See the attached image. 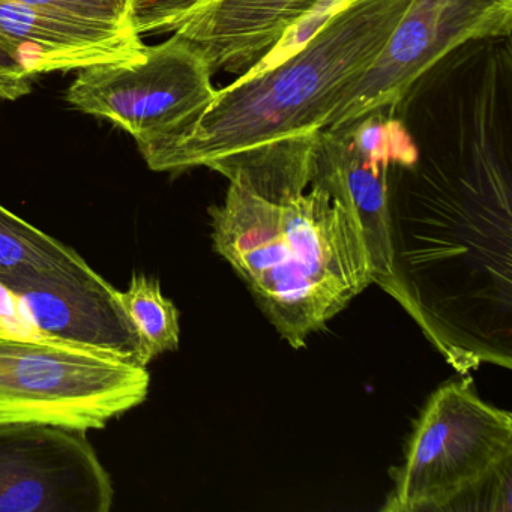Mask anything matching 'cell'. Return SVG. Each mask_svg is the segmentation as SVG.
Segmentation results:
<instances>
[{"label": "cell", "instance_id": "cell-11", "mask_svg": "<svg viewBox=\"0 0 512 512\" xmlns=\"http://www.w3.org/2000/svg\"><path fill=\"white\" fill-rule=\"evenodd\" d=\"M143 47L136 31L0 0V49L34 77L131 58Z\"/></svg>", "mask_w": 512, "mask_h": 512}, {"label": "cell", "instance_id": "cell-9", "mask_svg": "<svg viewBox=\"0 0 512 512\" xmlns=\"http://www.w3.org/2000/svg\"><path fill=\"white\" fill-rule=\"evenodd\" d=\"M35 328L50 340L148 367L139 329L116 290L86 260L65 268L2 272Z\"/></svg>", "mask_w": 512, "mask_h": 512}, {"label": "cell", "instance_id": "cell-4", "mask_svg": "<svg viewBox=\"0 0 512 512\" xmlns=\"http://www.w3.org/2000/svg\"><path fill=\"white\" fill-rule=\"evenodd\" d=\"M470 380H448L430 395L380 511H511L512 415L482 400Z\"/></svg>", "mask_w": 512, "mask_h": 512}, {"label": "cell", "instance_id": "cell-1", "mask_svg": "<svg viewBox=\"0 0 512 512\" xmlns=\"http://www.w3.org/2000/svg\"><path fill=\"white\" fill-rule=\"evenodd\" d=\"M316 137L208 166L229 181L223 203L209 208L214 251L293 349L373 284L355 205Z\"/></svg>", "mask_w": 512, "mask_h": 512}, {"label": "cell", "instance_id": "cell-12", "mask_svg": "<svg viewBox=\"0 0 512 512\" xmlns=\"http://www.w3.org/2000/svg\"><path fill=\"white\" fill-rule=\"evenodd\" d=\"M316 146L331 161L349 193L364 230L373 266V284L388 290V173L391 164L362 154L346 127L319 131Z\"/></svg>", "mask_w": 512, "mask_h": 512}, {"label": "cell", "instance_id": "cell-15", "mask_svg": "<svg viewBox=\"0 0 512 512\" xmlns=\"http://www.w3.org/2000/svg\"><path fill=\"white\" fill-rule=\"evenodd\" d=\"M50 13L109 28L134 31L131 14L134 0H11Z\"/></svg>", "mask_w": 512, "mask_h": 512}, {"label": "cell", "instance_id": "cell-16", "mask_svg": "<svg viewBox=\"0 0 512 512\" xmlns=\"http://www.w3.org/2000/svg\"><path fill=\"white\" fill-rule=\"evenodd\" d=\"M205 0H134V31L142 37L145 34L175 32Z\"/></svg>", "mask_w": 512, "mask_h": 512}, {"label": "cell", "instance_id": "cell-7", "mask_svg": "<svg viewBox=\"0 0 512 512\" xmlns=\"http://www.w3.org/2000/svg\"><path fill=\"white\" fill-rule=\"evenodd\" d=\"M511 31L512 0H412L379 55L343 89L322 130L388 109L452 50Z\"/></svg>", "mask_w": 512, "mask_h": 512}, {"label": "cell", "instance_id": "cell-8", "mask_svg": "<svg viewBox=\"0 0 512 512\" xmlns=\"http://www.w3.org/2000/svg\"><path fill=\"white\" fill-rule=\"evenodd\" d=\"M113 499L86 431L0 424V512H109Z\"/></svg>", "mask_w": 512, "mask_h": 512}, {"label": "cell", "instance_id": "cell-13", "mask_svg": "<svg viewBox=\"0 0 512 512\" xmlns=\"http://www.w3.org/2000/svg\"><path fill=\"white\" fill-rule=\"evenodd\" d=\"M83 260L74 248L0 205V274L65 268Z\"/></svg>", "mask_w": 512, "mask_h": 512}, {"label": "cell", "instance_id": "cell-6", "mask_svg": "<svg viewBox=\"0 0 512 512\" xmlns=\"http://www.w3.org/2000/svg\"><path fill=\"white\" fill-rule=\"evenodd\" d=\"M77 71L67 103L127 131L142 155L185 133L217 92L202 53L178 34L131 58Z\"/></svg>", "mask_w": 512, "mask_h": 512}, {"label": "cell", "instance_id": "cell-5", "mask_svg": "<svg viewBox=\"0 0 512 512\" xmlns=\"http://www.w3.org/2000/svg\"><path fill=\"white\" fill-rule=\"evenodd\" d=\"M148 367L50 338L0 335V424L101 430L148 398Z\"/></svg>", "mask_w": 512, "mask_h": 512}, {"label": "cell", "instance_id": "cell-2", "mask_svg": "<svg viewBox=\"0 0 512 512\" xmlns=\"http://www.w3.org/2000/svg\"><path fill=\"white\" fill-rule=\"evenodd\" d=\"M389 296L460 374L512 367V164L388 173Z\"/></svg>", "mask_w": 512, "mask_h": 512}, {"label": "cell", "instance_id": "cell-18", "mask_svg": "<svg viewBox=\"0 0 512 512\" xmlns=\"http://www.w3.org/2000/svg\"><path fill=\"white\" fill-rule=\"evenodd\" d=\"M35 77L0 49V98L17 101L31 94Z\"/></svg>", "mask_w": 512, "mask_h": 512}, {"label": "cell", "instance_id": "cell-19", "mask_svg": "<svg viewBox=\"0 0 512 512\" xmlns=\"http://www.w3.org/2000/svg\"><path fill=\"white\" fill-rule=\"evenodd\" d=\"M346 2H350V0H340V5L346 4ZM340 5H338V7H340Z\"/></svg>", "mask_w": 512, "mask_h": 512}, {"label": "cell", "instance_id": "cell-14", "mask_svg": "<svg viewBox=\"0 0 512 512\" xmlns=\"http://www.w3.org/2000/svg\"><path fill=\"white\" fill-rule=\"evenodd\" d=\"M122 305L139 329L149 359L158 358L179 347V310L163 295L160 281L143 274L131 275L125 292H119Z\"/></svg>", "mask_w": 512, "mask_h": 512}, {"label": "cell", "instance_id": "cell-17", "mask_svg": "<svg viewBox=\"0 0 512 512\" xmlns=\"http://www.w3.org/2000/svg\"><path fill=\"white\" fill-rule=\"evenodd\" d=\"M0 335L23 338H46L32 323L16 293L0 281Z\"/></svg>", "mask_w": 512, "mask_h": 512}, {"label": "cell", "instance_id": "cell-3", "mask_svg": "<svg viewBox=\"0 0 512 512\" xmlns=\"http://www.w3.org/2000/svg\"><path fill=\"white\" fill-rule=\"evenodd\" d=\"M412 0H350L301 44L215 92L172 142L143 155L154 172L208 167L239 152L310 139L343 89L379 55Z\"/></svg>", "mask_w": 512, "mask_h": 512}, {"label": "cell", "instance_id": "cell-10", "mask_svg": "<svg viewBox=\"0 0 512 512\" xmlns=\"http://www.w3.org/2000/svg\"><path fill=\"white\" fill-rule=\"evenodd\" d=\"M340 0H205L175 34L190 41L212 73L245 74L313 14Z\"/></svg>", "mask_w": 512, "mask_h": 512}]
</instances>
